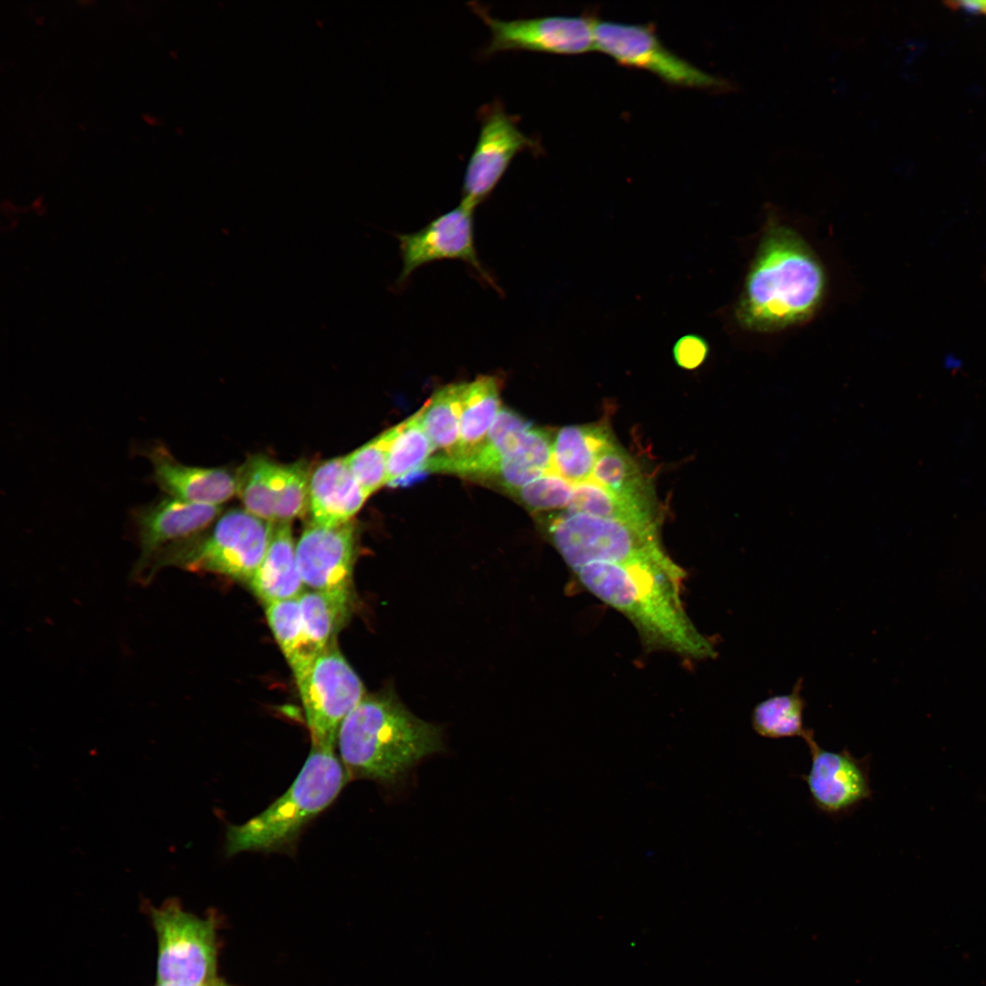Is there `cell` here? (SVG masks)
I'll return each mask as SVG.
<instances>
[{"mask_svg": "<svg viewBox=\"0 0 986 986\" xmlns=\"http://www.w3.org/2000/svg\"><path fill=\"white\" fill-rule=\"evenodd\" d=\"M248 584L265 605L298 598L302 593L305 585L297 563L290 522H272L267 552Z\"/></svg>", "mask_w": 986, "mask_h": 986, "instance_id": "d6986e66", "label": "cell"}, {"mask_svg": "<svg viewBox=\"0 0 986 986\" xmlns=\"http://www.w3.org/2000/svg\"><path fill=\"white\" fill-rule=\"evenodd\" d=\"M532 425L515 411L501 408L481 446L456 474L491 477Z\"/></svg>", "mask_w": 986, "mask_h": 986, "instance_id": "603a6c76", "label": "cell"}, {"mask_svg": "<svg viewBox=\"0 0 986 986\" xmlns=\"http://www.w3.org/2000/svg\"><path fill=\"white\" fill-rule=\"evenodd\" d=\"M464 384L454 383L439 388L417 411L435 450L431 458H446L456 447Z\"/></svg>", "mask_w": 986, "mask_h": 986, "instance_id": "7402d4cb", "label": "cell"}, {"mask_svg": "<svg viewBox=\"0 0 986 986\" xmlns=\"http://www.w3.org/2000/svg\"><path fill=\"white\" fill-rule=\"evenodd\" d=\"M477 116L480 131L464 174L461 200L473 209L491 194L518 153L540 151L538 142L519 129V117L509 114L498 100L483 105Z\"/></svg>", "mask_w": 986, "mask_h": 986, "instance_id": "30bf717a", "label": "cell"}, {"mask_svg": "<svg viewBox=\"0 0 986 986\" xmlns=\"http://www.w3.org/2000/svg\"><path fill=\"white\" fill-rule=\"evenodd\" d=\"M595 49L622 65L643 68L667 83L731 91L729 80L708 74L668 50L650 26L594 20Z\"/></svg>", "mask_w": 986, "mask_h": 986, "instance_id": "9c48e42d", "label": "cell"}, {"mask_svg": "<svg viewBox=\"0 0 986 986\" xmlns=\"http://www.w3.org/2000/svg\"><path fill=\"white\" fill-rule=\"evenodd\" d=\"M543 526L548 540L572 571L592 562L674 561L661 545L656 521H626L566 511L547 519Z\"/></svg>", "mask_w": 986, "mask_h": 986, "instance_id": "5b68a950", "label": "cell"}, {"mask_svg": "<svg viewBox=\"0 0 986 986\" xmlns=\"http://www.w3.org/2000/svg\"><path fill=\"white\" fill-rule=\"evenodd\" d=\"M142 454L152 464V480L166 496L221 506L236 494V475L226 468L184 465L161 442L148 446Z\"/></svg>", "mask_w": 986, "mask_h": 986, "instance_id": "2e32d148", "label": "cell"}, {"mask_svg": "<svg viewBox=\"0 0 986 986\" xmlns=\"http://www.w3.org/2000/svg\"><path fill=\"white\" fill-rule=\"evenodd\" d=\"M590 479L616 495L651 500L649 488L635 461L614 443L600 454Z\"/></svg>", "mask_w": 986, "mask_h": 986, "instance_id": "f546056e", "label": "cell"}, {"mask_svg": "<svg viewBox=\"0 0 986 986\" xmlns=\"http://www.w3.org/2000/svg\"><path fill=\"white\" fill-rule=\"evenodd\" d=\"M802 688V679L799 678L790 693L771 696L757 703L750 717L755 733L771 740L794 737L804 740L811 734L813 730L804 726L806 703Z\"/></svg>", "mask_w": 986, "mask_h": 986, "instance_id": "cb8c5ba5", "label": "cell"}, {"mask_svg": "<svg viewBox=\"0 0 986 986\" xmlns=\"http://www.w3.org/2000/svg\"><path fill=\"white\" fill-rule=\"evenodd\" d=\"M352 592L310 590L299 596L305 635L319 652L325 649L350 614Z\"/></svg>", "mask_w": 986, "mask_h": 986, "instance_id": "484cf974", "label": "cell"}, {"mask_svg": "<svg viewBox=\"0 0 986 986\" xmlns=\"http://www.w3.org/2000/svg\"><path fill=\"white\" fill-rule=\"evenodd\" d=\"M826 289L822 263L792 228L770 225L763 234L735 307L740 325L758 332L810 320Z\"/></svg>", "mask_w": 986, "mask_h": 986, "instance_id": "7a4b0ae2", "label": "cell"}, {"mask_svg": "<svg viewBox=\"0 0 986 986\" xmlns=\"http://www.w3.org/2000/svg\"><path fill=\"white\" fill-rule=\"evenodd\" d=\"M566 511L626 521H656L651 500L616 495L591 479L574 485Z\"/></svg>", "mask_w": 986, "mask_h": 986, "instance_id": "f1b7e54d", "label": "cell"}, {"mask_svg": "<svg viewBox=\"0 0 986 986\" xmlns=\"http://www.w3.org/2000/svg\"><path fill=\"white\" fill-rule=\"evenodd\" d=\"M279 465L266 456L256 455L236 474V495L245 509L268 522L275 521Z\"/></svg>", "mask_w": 986, "mask_h": 986, "instance_id": "83f0119b", "label": "cell"}, {"mask_svg": "<svg viewBox=\"0 0 986 986\" xmlns=\"http://www.w3.org/2000/svg\"><path fill=\"white\" fill-rule=\"evenodd\" d=\"M985 13H986V11H985Z\"/></svg>", "mask_w": 986, "mask_h": 986, "instance_id": "d590c367", "label": "cell"}, {"mask_svg": "<svg viewBox=\"0 0 986 986\" xmlns=\"http://www.w3.org/2000/svg\"><path fill=\"white\" fill-rule=\"evenodd\" d=\"M265 606L270 629L298 679L320 653L305 635L299 597Z\"/></svg>", "mask_w": 986, "mask_h": 986, "instance_id": "4316f807", "label": "cell"}, {"mask_svg": "<svg viewBox=\"0 0 986 986\" xmlns=\"http://www.w3.org/2000/svg\"><path fill=\"white\" fill-rule=\"evenodd\" d=\"M311 468L308 461L279 465L275 521H288L309 511Z\"/></svg>", "mask_w": 986, "mask_h": 986, "instance_id": "4dcf8cb0", "label": "cell"}, {"mask_svg": "<svg viewBox=\"0 0 986 986\" xmlns=\"http://www.w3.org/2000/svg\"><path fill=\"white\" fill-rule=\"evenodd\" d=\"M811 755L808 773L799 777L805 782L813 807L833 820L852 814L873 797L870 759L855 758L847 747L839 751L821 748L813 731L804 740Z\"/></svg>", "mask_w": 986, "mask_h": 986, "instance_id": "7c38bea8", "label": "cell"}, {"mask_svg": "<svg viewBox=\"0 0 986 986\" xmlns=\"http://www.w3.org/2000/svg\"><path fill=\"white\" fill-rule=\"evenodd\" d=\"M271 530L272 522L246 509H232L220 516L205 537L162 553L152 563L149 578L160 568L173 564L249 582L265 557Z\"/></svg>", "mask_w": 986, "mask_h": 986, "instance_id": "8992f818", "label": "cell"}, {"mask_svg": "<svg viewBox=\"0 0 986 986\" xmlns=\"http://www.w3.org/2000/svg\"><path fill=\"white\" fill-rule=\"evenodd\" d=\"M468 5L490 31V41L482 50L484 57L516 50L576 55L595 49L593 19L550 16L501 20L493 17L480 3Z\"/></svg>", "mask_w": 986, "mask_h": 986, "instance_id": "8fae6325", "label": "cell"}, {"mask_svg": "<svg viewBox=\"0 0 986 986\" xmlns=\"http://www.w3.org/2000/svg\"><path fill=\"white\" fill-rule=\"evenodd\" d=\"M296 680L312 745L334 748L341 724L365 697L360 677L330 643Z\"/></svg>", "mask_w": 986, "mask_h": 986, "instance_id": "ba28073f", "label": "cell"}, {"mask_svg": "<svg viewBox=\"0 0 986 986\" xmlns=\"http://www.w3.org/2000/svg\"><path fill=\"white\" fill-rule=\"evenodd\" d=\"M385 433L388 441L387 484L392 487L409 485L427 473L426 465L435 450L418 412Z\"/></svg>", "mask_w": 986, "mask_h": 986, "instance_id": "44dd1931", "label": "cell"}, {"mask_svg": "<svg viewBox=\"0 0 986 986\" xmlns=\"http://www.w3.org/2000/svg\"><path fill=\"white\" fill-rule=\"evenodd\" d=\"M367 498L350 471L344 456L323 461L312 470L310 476V523L335 527L349 522Z\"/></svg>", "mask_w": 986, "mask_h": 986, "instance_id": "ac0fdd59", "label": "cell"}, {"mask_svg": "<svg viewBox=\"0 0 986 986\" xmlns=\"http://www.w3.org/2000/svg\"><path fill=\"white\" fill-rule=\"evenodd\" d=\"M155 986H180V985L156 983ZM196 986H231V985L226 983L223 981L215 979V980H214V981H212L210 982H207V983H205V984H202V985H196Z\"/></svg>", "mask_w": 986, "mask_h": 986, "instance_id": "e575fe53", "label": "cell"}, {"mask_svg": "<svg viewBox=\"0 0 986 986\" xmlns=\"http://www.w3.org/2000/svg\"><path fill=\"white\" fill-rule=\"evenodd\" d=\"M501 381L495 375H480L465 382L459 422V436L451 456L430 458L427 472L456 473L485 441L500 411Z\"/></svg>", "mask_w": 986, "mask_h": 986, "instance_id": "e0dca14e", "label": "cell"}, {"mask_svg": "<svg viewBox=\"0 0 986 986\" xmlns=\"http://www.w3.org/2000/svg\"><path fill=\"white\" fill-rule=\"evenodd\" d=\"M473 214V208L460 203L417 232L396 235L403 263L398 283L407 280L421 266L436 260L458 259L468 264L484 281L498 289L478 258L474 239Z\"/></svg>", "mask_w": 986, "mask_h": 986, "instance_id": "4fadbf2b", "label": "cell"}, {"mask_svg": "<svg viewBox=\"0 0 986 986\" xmlns=\"http://www.w3.org/2000/svg\"><path fill=\"white\" fill-rule=\"evenodd\" d=\"M349 780L334 748L312 745L300 772L284 794L245 823L227 827L226 855L277 851L290 845L305 825L336 799Z\"/></svg>", "mask_w": 986, "mask_h": 986, "instance_id": "277c9868", "label": "cell"}, {"mask_svg": "<svg viewBox=\"0 0 986 986\" xmlns=\"http://www.w3.org/2000/svg\"><path fill=\"white\" fill-rule=\"evenodd\" d=\"M336 745L350 779L384 784L399 781L444 749L439 727L414 715L391 693L365 696L341 724Z\"/></svg>", "mask_w": 986, "mask_h": 986, "instance_id": "3957f363", "label": "cell"}, {"mask_svg": "<svg viewBox=\"0 0 986 986\" xmlns=\"http://www.w3.org/2000/svg\"><path fill=\"white\" fill-rule=\"evenodd\" d=\"M614 443L604 424L564 426L552 442L551 470L573 485L586 481L600 454Z\"/></svg>", "mask_w": 986, "mask_h": 986, "instance_id": "ffe728a7", "label": "cell"}, {"mask_svg": "<svg viewBox=\"0 0 986 986\" xmlns=\"http://www.w3.org/2000/svg\"><path fill=\"white\" fill-rule=\"evenodd\" d=\"M552 442L548 432L532 425L491 477L514 492L551 471Z\"/></svg>", "mask_w": 986, "mask_h": 986, "instance_id": "d4e9b609", "label": "cell"}, {"mask_svg": "<svg viewBox=\"0 0 986 986\" xmlns=\"http://www.w3.org/2000/svg\"><path fill=\"white\" fill-rule=\"evenodd\" d=\"M387 446L384 431L344 456L350 471L368 497L387 484Z\"/></svg>", "mask_w": 986, "mask_h": 986, "instance_id": "1f68e13d", "label": "cell"}, {"mask_svg": "<svg viewBox=\"0 0 986 986\" xmlns=\"http://www.w3.org/2000/svg\"><path fill=\"white\" fill-rule=\"evenodd\" d=\"M221 510V506L193 503L169 496L135 508L131 519L141 548L136 574L144 578L146 571L163 552L205 530Z\"/></svg>", "mask_w": 986, "mask_h": 986, "instance_id": "5bb4252c", "label": "cell"}, {"mask_svg": "<svg viewBox=\"0 0 986 986\" xmlns=\"http://www.w3.org/2000/svg\"><path fill=\"white\" fill-rule=\"evenodd\" d=\"M574 485L550 471L512 492L532 511H546L568 508Z\"/></svg>", "mask_w": 986, "mask_h": 986, "instance_id": "d6a6232c", "label": "cell"}, {"mask_svg": "<svg viewBox=\"0 0 986 986\" xmlns=\"http://www.w3.org/2000/svg\"><path fill=\"white\" fill-rule=\"evenodd\" d=\"M150 916L157 938V983L196 986L216 979L212 918L184 910L174 899L152 907Z\"/></svg>", "mask_w": 986, "mask_h": 986, "instance_id": "52a82bcc", "label": "cell"}, {"mask_svg": "<svg viewBox=\"0 0 986 986\" xmlns=\"http://www.w3.org/2000/svg\"><path fill=\"white\" fill-rule=\"evenodd\" d=\"M572 572L587 592L632 624L645 649L695 660L716 657L714 643L685 610L687 573L675 561L592 562Z\"/></svg>", "mask_w": 986, "mask_h": 986, "instance_id": "6da1fadb", "label": "cell"}, {"mask_svg": "<svg viewBox=\"0 0 986 986\" xmlns=\"http://www.w3.org/2000/svg\"><path fill=\"white\" fill-rule=\"evenodd\" d=\"M709 352L708 341L697 334L680 337L674 344L672 353L676 363L686 370H694L707 360Z\"/></svg>", "mask_w": 986, "mask_h": 986, "instance_id": "836d02e7", "label": "cell"}, {"mask_svg": "<svg viewBox=\"0 0 986 986\" xmlns=\"http://www.w3.org/2000/svg\"><path fill=\"white\" fill-rule=\"evenodd\" d=\"M357 536L353 520L335 527L309 524L296 544L304 585L314 591L352 592Z\"/></svg>", "mask_w": 986, "mask_h": 986, "instance_id": "9a60e30c", "label": "cell"}]
</instances>
